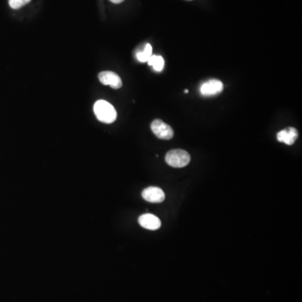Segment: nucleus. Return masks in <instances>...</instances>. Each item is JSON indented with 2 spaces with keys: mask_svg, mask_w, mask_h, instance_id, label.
<instances>
[{
  "mask_svg": "<svg viewBox=\"0 0 302 302\" xmlns=\"http://www.w3.org/2000/svg\"><path fill=\"white\" fill-rule=\"evenodd\" d=\"M96 117L100 122L112 124L117 119V112L111 103L105 100H98L94 104Z\"/></svg>",
  "mask_w": 302,
  "mask_h": 302,
  "instance_id": "obj_1",
  "label": "nucleus"
},
{
  "mask_svg": "<svg viewBox=\"0 0 302 302\" xmlns=\"http://www.w3.org/2000/svg\"><path fill=\"white\" fill-rule=\"evenodd\" d=\"M191 156L183 149H172L166 154V161L174 168H182L190 163Z\"/></svg>",
  "mask_w": 302,
  "mask_h": 302,
  "instance_id": "obj_2",
  "label": "nucleus"
},
{
  "mask_svg": "<svg viewBox=\"0 0 302 302\" xmlns=\"http://www.w3.org/2000/svg\"><path fill=\"white\" fill-rule=\"evenodd\" d=\"M151 130L159 139L168 140L172 139L174 136L172 128L161 120H154L151 124Z\"/></svg>",
  "mask_w": 302,
  "mask_h": 302,
  "instance_id": "obj_3",
  "label": "nucleus"
},
{
  "mask_svg": "<svg viewBox=\"0 0 302 302\" xmlns=\"http://www.w3.org/2000/svg\"><path fill=\"white\" fill-rule=\"evenodd\" d=\"M223 90V84L222 82L216 79L207 81L202 84L200 88V92L202 95L205 97L217 95Z\"/></svg>",
  "mask_w": 302,
  "mask_h": 302,
  "instance_id": "obj_4",
  "label": "nucleus"
},
{
  "mask_svg": "<svg viewBox=\"0 0 302 302\" xmlns=\"http://www.w3.org/2000/svg\"><path fill=\"white\" fill-rule=\"evenodd\" d=\"M142 197L147 202L152 203H160L163 202L166 198V195L160 187L149 186L142 192Z\"/></svg>",
  "mask_w": 302,
  "mask_h": 302,
  "instance_id": "obj_5",
  "label": "nucleus"
},
{
  "mask_svg": "<svg viewBox=\"0 0 302 302\" xmlns=\"http://www.w3.org/2000/svg\"><path fill=\"white\" fill-rule=\"evenodd\" d=\"M98 78L102 84L110 86L115 89H119L122 87V81L120 76L112 71H102L98 75Z\"/></svg>",
  "mask_w": 302,
  "mask_h": 302,
  "instance_id": "obj_6",
  "label": "nucleus"
},
{
  "mask_svg": "<svg viewBox=\"0 0 302 302\" xmlns=\"http://www.w3.org/2000/svg\"><path fill=\"white\" fill-rule=\"evenodd\" d=\"M139 223L142 228L148 230H157L161 226V220L154 214L146 213L139 217Z\"/></svg>",
  "mask_w": 302,
  "mask_h": 302,
  "instance_id": "obj_7",
  "label": "nucleus"
},
{
  "mask_svg": "<svg viewBox=\"0 0 302 302\" xmlns=\"http://www.w3.org/2000/svg\"><path fill=\"white\" fill-rule=\"evenodd\" d=\"M298 131L293 127L283 129L277 134L278 141L285 143L288 145H292L298 138Z\"/></svg>",
  "mask_w": 302,
  "mask_h": 302,
  "instance_id": "obj_8",
  "label": "nucleus"
},
{
  "mask_svg": "<svg viewBox=\"0 0 302 302\" xmlns=\"http://www.w3.org/2000/svg\"><path fill=\"white\" fill-rule=\"evenodd\" d=\"M149 66H153L154 70L156 71H162L164 69V66H165V61H164L163 57L161 56H152L149 57V60L147 61Z\"/></svg>",
  "mask_w": 302,
  "mask_h": 302,
  "instance_id": "obj_9",
  "label": "nucleus"
},
{
  "mask_svg": "<svg viewBox=\"0 0 302 302\" xmlns=\"http://www.w3.org/2000/svg\"><path fill=\"white\" fill-rule=\"evenodd\" d=\"M151 56H152V47L150 45L147 44L143 51H139L137 53V59L140 62H146Z\"/></svg>",
  "mask_w": 302,
  "mask_h": 302,
  "instance_id": "obj_10",
  "label": "nucleus"
},
{
  "mask_svg": "<svg viewBox=\"0 0 302 302\" xmlns=\"http://www.w3.org/2000/svg\"><path fill=\"white\" fill-rule=\"evenodd\" d=\"M29 2L30 0H9L10 7L14 10H19Z\"/></svg>",
  "mask_w": 302,
  "mask_h": 302,
  "instance_id": "obj_11",
  "label": "nucleus"
},
{
  "mask_svg": "<svg viewBox=\"0 0 302 302\" xmlns=\"http://www.w3.org/2000/svg\"><path fill=\"white\" fill-rule=\"evenodd\" d=\"M110 1L114 4H120V3L124 2L125 0H110Z\"/></svg>",
  "mask_w": 302,
  "mask_h": 302,
  "instance_id": "obj_12",
  "label": "nucleus"
}]
</instances>
